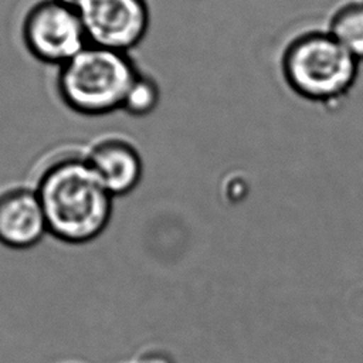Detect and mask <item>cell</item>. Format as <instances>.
<instances>
[{
  "label": "cell",
  "mask_w": 363,
  "mask_h": 363,
  "mask_svg": "<svg viewBox=\"0 0 363 363\" xmlns=\"http://www.w3.org/2000/svg\"><path fill=\"white\" fill-rule=\"evenodd\" d=\"M82 153L113 199L130 194L140 184L143 159L130 140L113 135L104 136Z\"/></svg>",
  "instance_id": "52a82bcc"
},
{
  "label": "cell",
  "mask_w": 363,
  "mask_h": 363,
  "mask_svg": "<svg viewBox=\"0 0 363 363\" xmlns=\"http://www.w3.org/2000/svg\"><path fill=\"white\" fill-rule=\"evenodd\" d=\"M126 363H174L172 356L160 350H146Z\"/></svg>",
  "instance_id": "30bf717a"
},
{
  "label": "cell",
  "mask_w": 363,
  "mask_h": 363,
  "mask_svg": "<svg viewBox=\"0 0 363 363\" xmlns=\"http://www.w3.org/2000/svg\"><path fill=\"white\" fill-rule=\"evenodd\" d=\"M159 102L160 88L157 81L139 71L129 85L121 111L133 118H145L157 108Z\"/></svg>",
  "instance_id": "9c48e42d"
},
{
  "label": "cell",
  "mask_w": 363,
  "mask_h": 363,
  "mask_svg": "<svg viewBox=\"0 0 363 363\" xmlns=\"http://www.w3.org/2000/svg\"><path fill=\"white\" fill-rule=\"evenodd\" d=\"M138 72L129 52L86 44L58 67L55 91L69 111L82 116H104L122 109Z\"/></svg>",
  "instance_id": "7a4b0ae2"
},
{
  "label": "cell",
  "mask_w": 363,
  "mask_h": 363,
  "mask_svg": "<svg viewBox=\"0 0 363 363\" xmlns=\"http://www.w3.org/2000/svg\"><path fill=\"white\" fill-rule=\"evenodd\" d=\"M40 197L48 235L82 245L108 228L113 197L88 164L84 153L65 155L50 162L33 184Z\"/></svg>",
  "instance_id": "6da1fadb"
},
{
  "label": "cell",
  "mask_w": 363,
  "mask_h": 363,
  "mask_svg": "<svg viewBox=\"0 0 363 363\" xmlns=\"http://www.w3.org/2000/svg\"><path fill=\"white\" fill-rule=\"evenodd\" d=\"M329 33L357 60H363V3H349L330 18Z\"/></svg>",
  "instance_id": "ba28073f"
},
{
  "label": "cell",
  "mask_w": 363,
  "mask_h": 363,
  "mask_svg": "<svg viewBox=\"0 0 363 363\" xmlns=\"http://www.w3.org/2000/svg\"><path fill=\"white\" fill-rule=\"evenodd\" d=\"M48 235L45 214L34 186L16 184L0 191V245L30 250Z\"/></svg>",
  "instance_id": "8992f818"
},
{
  "label": "cell",
  "mask_w": 363,
  "mask_h": 363,
  "mask_svg": "<svg viewBox=\"0 0 363 363\" xmlns=\"http://www.w3.org/2000/svg\"><path fill=\"white\" fill-rule=\"evenodd\" d=\"M88 44L129 52L150 26L146 0H85L79 7Z\"/></svg>",
  "instance_id": "5b68a950"
},
{
  "label": "cell",
  "mask_w": 363,
  "mask_h": 363,
  "mask_svg": "<svg viewBox=\"0 0 363 363\" xmlns=\"http://www.w3.org/2000/svg\"><path fill=\"white\" fill-rule=\"evenodd\" d=\"M281 65L291 89L315 102L342 98L359 72V61L329 31H309L294 38Z\"/></svg>",
  "instance_id": "3957f363"
},
{
  "label": "cell",
  "mask_w": 363,
  "mask_h": 363,
  "mask_svg": "<svg viewBox=\"0 0 363 363\" xmlns=\"http://www.w3.org/2000/svg\"><path fill=\"white\" fill-rule=\"evenodd\" d=\"M20 35L33 58L57 68L88 44L79 11L58 0L31 4L21 20Z\"/></svg>",
  "instance_id": "277c9868"
},
{
  "label": "cell",
  "mask_w": 363,
  "mask_h": 363,
  "mask_svg": "<svg viewBox=\"0 0 363 363\" xmlns=\"http://www.w3.org/2000/svg\"><path fill=\"white\" fill-rule=\"evenodd\" d=\"M58 1H61V3H64V4H67V6H69V7H72V9H75V10H79V7L84 4L85 0H58Z\"/></svg>",
  "instance_id": "8fae6325"
}]
</instances>
